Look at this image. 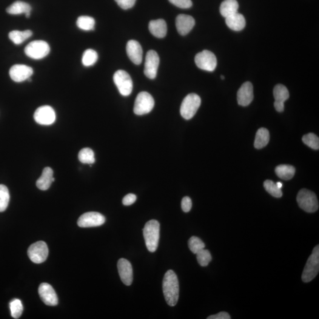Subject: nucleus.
I'll return each mask as SVG.
<instances>
[{
	"mask_svg": "<svg viewBox=\"0 0 319 319\" xmlns=\"http://www.w3.org/2000/svg\"><path fill=\"white\" fill-rule=\"evenodd\" d=\"M163 295L170 306L177 304L179 297V284L177 275L173 270L167 271L163 281Z\"/></svg>",
	"mask_w": 319,
	"mask_h": 319,
	"instance_id": "1",
	"label": "nucleus"
},
{
	"mask_svg": "<svg viewBox=\"0 0 319 319\" xmlns=\"http://www.w3.org/2000/svg\"><path fill=\"white\" fill-rule=\"evenodd\" d=\"M143 235L148 250L151 252H155L160 239L159 222L154 219L147 222L143 229Z\"/></svg>",
	"mask_w": 319,
	"mask_h": 319,
	"instance_id": "2",
	"label": "nucleus"
},
{
	"mask_svg": "<svg viewBox=\"0 0 319 319\" xmlns=\"http://www.w3.org/2000/svg\"><path fill=\"white\" fill-rule=\"evenodd\" d=\"M297 201L300 208L306 212H315L319 209L317 196L309 190L303 189L299 191Z\"/></svg>",
	"mask_w": 319,
	"mask_h": 319,
	"instance_id": "3",
	"label": "nucleus"
},
{
	"mask_svg": "<svg viewBox=\"0 0 319 319\" xmlns=\"http://www.w3.org/2000/svg\"><path fill=\"white\" fill-rule=\"evenodd\" d=\"M201 104V99L196 93H190L182 102L181 114L185 119L192 118L197 112Z\"/></svg>",
	"mask_w": 319,
	"mask_h": 319,
	"instance_id": "4",
	"label": "nucleus"
},
{
	"mask_svg": "<svg viewBox=\"0 0 319 319\" xmlns=\"http://www.w3.org/2000/svg\"><path fill=\"white\" fill-rule=\"evenodd\" d=\"M319 271V247L316 246L307 261L302 274V280L309 283L318 275Z\"/></svg>",
	"mask_w": 319,
	"mask_h": 319,
	"instance_id": "5",
	"label": "nucleus"
},
{
	"mask_svg": "<svg viewBox=\"0 0 319 319\" xmlns=\"http://www.w3.org/2000/svg\"><path fill=\"white\" fill-rule=\"evenodd\" d=\"M50 49L47 42L35 41L30 43L25 48V55L30 58L39 60L49 55Z\"/></svg>",
	"mask_w": 319,
	"mask_h": 319,
	"instance_id": "6",
	"label": "nucleus"
},
{
	"mask_svg": "<svg viewBox=\"0 0 319 319\" xmlns=\"http://www.w3.org/2000/svg\"><path fill=\"white\" fill-rule=\"evenodd\" d=\"M155 106L153 96L147 92L138 93L136 99L134 112L137 115L147 114L152 111Z\"/></svg>",
	"mask_w": 319,
	"mask_h": 319,
	"instance_id": "7",
	"label": "nucleus"
},
{
	"mask_svg": "<svg viewBox=\"0 0 319 319\" xmlns=\"http://www.w3.org/2000/svg\"><path fill=\"white\" fill-rule=\"evenodd\" d=\"M114 82L122 96L130 95L133 91V81L130 75L124 70L116 71L114 75Z\"/></svg>",
	"mask_w": 319,
	"mask_h": 319,
	"instance_id": "8",
	"label": "nucleus"
},
{
	"mask_svg": "<svg viewBox=\"0 0 319 319\" xmlns=\"http://www.w3.org/2000/svg\"><path fill=\"white\" fill-rule=\"evenodd\" d=\"M28 256L34 263H44L49 254V249L44 241H38L31 245L28 249Z\"/></svg>",
	"mask_w": 319,
	"mask_h": 319,
	"instance_id": "9",
	"label": "nucleus"
},
{
	"mask_svg": "<svg viewBox=\"0 0 319 319\" xmlns=\"http://www.w3.org/2000/svg\"><path fill=\"white\" fill-rule=\"evenodd\" d=\"M196 66L201 69L212 72L217 66V59L212 52L209 50H204L195 56Z\"/></svg>",
	"mask_w": 319,
	"mask_h": 319,
	"instance_id": "10",
	"label": "nucleus"
},
{
	"mask_svg": "<svg viewBox=\"0 0 319 319\" xmlns=\"http://www.w3.org/2000/svg\"><path fill=\"white\" fill-rule=\"evenodd\" d=\"M34 118L37 122L43 125H50L56 120L55 110L48 105H45L38 108L34 114Z\"/></svg>",
	"mask_w": 319,
	"mask_h": 319,
	"instance_id": "11",
	"label": "nucleus"
},
{
	"mask_svg": "<svg viewBox=\"0 0 319 319\" xmlns=\"http://www.w3.org/2000/svg\"><path fill=\"white\" fill-rule=\"evenodd\" d=\"M105 222V218L100 213L90 212L80 216L78 225L81 228H90L101 226Z\"/></svg>",
	"mask_w": 319,
	"mask_h": 319,
	"instance_id": "12",
	"label": "nucleus"
},
{
	"mask_svg": "<svg viewBox=\"0 0 319 319\" xmlns=\"http://www.w3.org/2000/svg\"><path fill=\"white\" fill-rule=\"evenodd\" d=\"M160 64L158 53L151 50L147 52L144 65V74L148 78H156Z\"/></svg>",
	"mask_w": 319,
	"mask_h": 319,
	"instance_id": "13",
	"label": "nucleus"
},
{
	"mask_svg": "<svg viewBox=\"0 0 319 319\" xmlns=\"http://www.w3.org/2000/svg\"><path fill=\"white\" fill-rule=\"evenodd\" d=\"M32 68L25 65H15L10 69V76L13 81L22 82L28 80L32 76Z\"/></svg>",
	"mask_w": 319,
	"mask_h": 319,
	"instance_id": "14",
	"label": "nucleus"
},
{
	"mask_svg": "<svg viewBox=\"0 0 319 319\" xmlns=\"http://www.w3.org/2000/svg\"><path fill=\"white\" fill-rule=\"evenodd\" d=\"M39 294L45 304L55 306L58 304V298L55 290L48 283H42L39 287Z\"/></svg>",
	"mask_w": 319,
	"mask_h": 319,
	"instance_id": "15",
	"label": "nucleus"
},
{
	"mask_svg": "<svg viewBox=\"0 0 319 319\" xmlns=\"http://www.w3.org/2000/svg\"><path fill=\"white\" fill-rule=\"evenodd\" d=\"M117 267L121 281L126 286H130L133 279L132 264L126 259L121 258L118 260Z\"/></svg>",
	"mask_w": 319,
	"mask_h": 319,
	"instance_id": "16",
	"label": "nucleus"
},
{
	"mask_svg": "<svg viewBox=\"0 0 319 319\" xmlns=\"http://www.w3.org/2000/svg\"><path fill=\"white\" fill-rule=\"evenodd\" d=\"M253 99V86L250 82H245L242 85L237 93L238 104L243 107L249 105Z\"/></svg>",
	"mask_w": 319,
	"mask_h": 319,
	"instance_id": "17",
	"label": "nucleus"
},
{
	"mask_svg": "<svg viewBox=\"0 0 319 319\" xmlns=\"http://www.w3.org/2000/svg\"><path fill=\"white\" fill-rule=\"evenodd\" d=\"M195 24V19L186 14H180L176 19V25L180 35L185 36L192 30Z\"/></svg>",
	"mask_w": 319,
	"mask_h": 319,
	"instance_id": "18",
	"label": "nucleus"
},
{
	"mask_svg": "<svg viewBox=\"0 0 319 319\" xmlns=\"http://www.w3.org/2000/svg\"><path fill=\"white\" fill-rule=\"evenodd\" d=\"M126 51L128 56L134 64H141L142 59V50L138 42L131 40L128 42Z\"/></svg>",
	"mask_w": 319,
	"mask_h": 319,
	"instance_id": "19",
	"label": "nucleus"
},
{
	"mask_svg": "<svg viewBox=\"0 0 319 319\" xmlns=\"http://www.w3.org/2000/svg\"><path fill=\"white\" fill-rule=\"evenodd\" d=\"M55 181L53 178V171L50 167H46L43 171L42 176L36 182V186L39 189L46 190Z\"/></svg>",
	"mask_w": 319,
	"mask_h": 319,
	"instance_id": "20",
	"label": "nucleus"
},
{
	"mask_svg": "<svg viewBox=\"0 0 319 319\" xmlns=\"http://www.w3.org/2000/svg\"><path fill=\"white\" fill-rule=\"evenodd\" d=\"M149 27L150 33L156 38H163L166 35L167 24L166 22L163 19L151 21Z\"/></svg>",
	"mask_w": 319,
	"mask_h": 319,
	"instance_id": "21",
	"label": "nucleus"
},
{
	"mask_svg": "<svg viewBox=\"0 0 319 319\" xmlns=\"http://www.w3.org/2000/svg\"><path fill=\"white\" fill-rule=\"evenodd\" d=\"M31 7L30 4L26 2L21 1L14 2L7 8V12L12 15H19V14H25L26 18H29Z\"/></svg>",
	"mask_w": 319,
	"mask_h": 319,
	"instance_id": "22",
	"label": "nucleus"
},
{
	"mask_svg": "<svg viewBox=\"0 0 319 319\" xmlns=\"http://www.w3.org/2000/svg\"><path fill=\"white\" fill-rule=\"evenodd\" d=\"M226 19L227 26L232 30L241 31L246 26V19L241 14L236 13Z\"/></svg>",
	"mask_w": 319,
	"mask_h": 319,
	"instance_id": "23",
	"label": "nucleus"
},
{
	"mask_svg": "<svg viewBox=\"0 0 319 319\" xmlns=\"http://www.w3.org/2000/svg\"><path fill=\"white\" fill-rule=\"evenodd\" d=\"M239 5L236 0H224L220 6V13L225 18L238 13Z\"/></svg>",
	"mask_w": 319,
	"mask_h": 319,
	"instance_id": "24",
	"label": "nucleus"
},
{
	"mask_svg": "<svg viewBox=\"0 0 319 319\" xmlns=\"http://www.w3.org/2000/svg\"><path fill=\"white\" fill-rule=\"evenodd\" d=\"M270 141L269 130L265 128H261L256 134L254 147L257 149H261L266 147Z\"/></svg>",
	"mask_w": 319,
	"mask_h": 319,
	"instance_id": "25",
	"label": "nucleus"
},
{
	"mask_svg": "<svg viewBox=\"0 0 319 319\" xmlns=\"http://www.w3.org/2000/svg\"><path fill=\"white\" fill-rule=\"evenodd\" d=\"M275 172L278 177L283 180L289 181L295 175V168L290 165L282 164L275 168Z\"/></svg>",
	"mask_w": 319,
	"mask_h": 319,
	"instance_id": "26",
	"label": "nucleus"
},
{
	"mask_svg": "<svg viewBox=\"0 0 319 319\" xmlns=\"http://www.w3.org/2000/svg\"><path fill=\"white\" fill-rule=\"evenodd\" d=\"M32 31L29 30L24 31L13 30L11 31L8 35L9 39L14 44L19 45L32 36Z\"/></svg>",
	"mask_w": 319,
	"mask_h": 319,
	"instance_id": "27",
	"label": "nucleus"
},
{
	"mask_svg": "<svg viewBox=\"0 0 319 319\" xmlns=\"http://www.w3.org/2000/svg\"><path fill=\"white\" fill-rule=\"evenodd\" d=\"M275 102L283 103L289 98V92L287 88L283 85H276L273 91Z\"/></svg>",
	"mask_w": 319,
	"mask_h": 319,
	"instance_id": "28",
	"label": "nucleus"
},
{
	"mask_svg": "<svg viewBox=\"0 0 319 319\" xmlns=\"http://www.w3.org/2000/svg\"><path fill=\"white\" fill-rule=\"evenodd\" d=\"M95 22L92 18L90 16H80L77 20V26L82 30L90 31L94 30Z\"/></svg>",
	"mask_w": 319,
	"mask_h": 319,
	"instance_id": "29",
	"label": "nucleus"
},
{
	"mask_svg": "<svg viewBox=\"0 0 319 319\" xmlns=\"http://www.w3.org/2000/svg\"><path fill=\"white\" fill-rule=\"evenodd\" d=\"M78 159L82 163L92 164L95 163V159L94 153L90 148H84L80 151Z\"/></svg>",
	"mask_w": 319,
	"mask_h": 319,
	"instance_id": "30",
	"label": "nucleus"
},
{
	"mask_svg": "<svg viewBox=\"0 0 319 319\" xmlns=\"http://www.w3.org/2000/svg\"><path fill=\"white\" fill-rule=\"evenodd\" d=\"M98 53L93 49H87L85 51L82 56V62L85 67H91L98 61Z\"/></svg>",
	"mask_w": 319,
	"mask_h": 319,
	"instance_id": "31",
	"label": "nucleus"
},
{
	"mask_svg": "<svg viewBox=\"0 0 319 319\" xmlns=\"http://www.w3.org/2000/svg\"><path fill=\"white\" fill-rule=\"evenodd\" d=\"M9 201L10 193L8 188L5 185L0 184V212L6 210Z\"/></svg>",
	"mask_w": 319,
	"mask_h": 319,
	"instance_id": "32",
	"label": "nucleus"
},
{
	"mask_svg": "<svg viewBox=\"0 0 319 319\" xmlns=\"http://www.w3.org/2000/svg\"><path fill=\"white\" fill-rule=\"evenodd\" d=\"M264 186L267 192L273 197L280 198L283 196L281 189L278 187L277 184L272 181L267 180L264 182Z\"/></svg>",
	"mask_w": 319,
	"mask_h": 319,
	"instance_id": "33",
	"label": "nucleus"
},
{
	"mask_svg": "<svg viewBox=\"0 0 319 319\" xmlns=\"http://www.w3.org/2000/svg\"><path fill=\"white\" fill-rule=\"evenodd\" d=\"M11 315L14 319H19L23 311V306L19 299H14L10 303Z\"/></svg>",
	"mask_w": 319,
	"mask_h": 319,
	"instance_id": "34",
	"label": "nucleus"
},
{
	"mask_svg": "<svg viewBox=\"0 0 319 319\" xmlns=\"http://www.w3.org/2000/svg\"><path fill=\"white\" fill-rule=\"evenodd\" d=\"M302 140L311 149L315 150L319 149V138L315 134L309 133L304 135L302 138Z\"/></svg>",
	"mask_w": 319,
	"mask_h": 319,
	"instance_id": "35",
	"label": "nucleus"
},
{
	"mask_svg": "<svg viewBox=\"0 0 319 319\" xmlns=\"http://www.w3.org/2000/svg\"><path fill=\"white\" fill-rule=\"evenodd\" d=\"M198 263L202 267L208 266L212 260V256L208 250H202L196 253Z\"/></svg>",
	"mask_w": 319,
	"mask_h": 319,
	"instance_id": "36",
	"label": "nucleus"
},
{
	"mask_svg": "<svg viewBox=\"0 0 319 319\" xmlns=\"http://www.w3.org/2000/svg\"><path fill=\"white\" fill-rule=\"evenodd\" d=\"M189 249L193 253L198 252L199 251L205 249V245L200 238L196 236H192L188 242Z\"/></svg>",
	"mask_w": 319,
	"mask_h": 319,
	"instance_id": "37",
	"label": "nucleus"
},
{
	"mask_svg": "<svg viewBox=\"0 0 319 319\" xmlns=\"http://www.w3.org/2000/svg\"><path fill=\"white\" fill-rule=\"evenodd\" d=\"M171 3L181 8H189L192 6L191 0H169Z\"/></svg>",
	"mask_w": 319,
	"mask_h": 319,
	"instance_id": "38",
	"label": "nucleus"
},
{
	"mask_svg": "<svg viewBox=\"0 0 319 319\" xmlns=\"http://www.w3.org/2000/svg\"><path fill=\"white\" fill-rule=\"evenodd\" d=\"M115 1L123 10H128L132 8L136 2V0H115Z\"/></svg>",
	"mask_w": 319,
	"mask_h": 319,
	"instance_id": "39",
	"label": "nucleus"
},
{
	"mask_svg": "<svg viewBox=\"0 0 319 319\" xmlns=\"http://www.w3.org/2000/svg\"><path fill=\"white\" fill-rule=\"evenodd\" d=\"M182 209L184 212H189L192 208V200L188 196H186L182 199Z\"/></svg>",
	"mask_w": 319,
	"mask_h": 319,
	"instance_id": "40",
	"label": "nucleus"
},
{
	"mask_svg": "<svg viewBox=\"0 0 319 319\" xmlns=\"http://www.w3.org/2000/svg\"><path fill=\"white\" fill-rule=\"evenodd\" d=\"M137 200V196L133 193H130L125 196L122 200V204L125 206H130V205L133 204Z\"/></svg>",
	"mask_w": 319,
	"mask_h": 319,
	"instance_id": "41",
	"label": "nucleus"
},
{
	"mask_svg": "<svg viewBox=\"0 0 319 319\" xmlns=\"http://www.w3.org/2000/svg\"><path fill=\"white\" fill-rule=\"evenodd\" d=\"M230 316L227 312H220L218 314L209 316L207 319H230Z\"/></svg>",
	"mask_w": 319,
	"mask_h": 319,
	"instance_id": "42",
	"label": "nucleus"
},
{
	"mask_svg": "<svg viewBox=\"0 0 319 319\" xmlns=\"http://www.w3.org/2000/svg\"><path fill=\"white\" fill-rule=\"evenodd\" d=\"M274 105L276 111L279 113L283 112L284 110V104L283 103H278V102H274Z\"/></svg>",
	"mask_w": 319,
	"mask_h": 319,
	"instance_id": "43",
	"label": "nucleus"
},
{
	"mask_svg": "<svg viewBox=\"0 0 319 319\" xmlns=\"http://www.w3.org/2000/svg\"><path fill=\"white\" fill-rule=\"evenodd\" d=\"M276 184H277L278 187L280 188V189H281L282 187H283V184H282L281 182H277V183H276Z\"/></svg>",
	"mask_w": 319,
	"mask_h": 319,
	"instance_id": "44",
	"label": "nucleus"
},
{
	"mask_svg": "<svg viewBox=\"0 0 319 319\" xmlns=\"http://www.w3.org/2000/svg\"><path fill=\"white\" fill-rule=\"evenodd\" d=\"M221 79H225V77H224V76H221Z\"/></svg>",
	"mask_w": 319,
	"mask_h": 319,
	"instance_id": "45",
	"label": "nucleus"
}]
</instances>
